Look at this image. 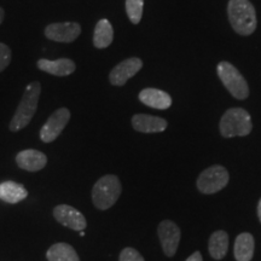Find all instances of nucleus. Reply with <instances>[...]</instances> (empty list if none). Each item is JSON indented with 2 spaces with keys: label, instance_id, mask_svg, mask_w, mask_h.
I'll list each match as a JSON object with an SVG mask.
<instances>
[{
  "label": "nucleus",
  "instance_id": "f03ea898",
  "mask_svg": "<svg viewBox=\"0 0 261 261\" xmlns=\"http://www.w3.org/2000/svg\"><path fill=\"white\" fill-rule=\"evenodd\" d=\"M227 15L233 31L240 35L248 37L255 32L256 14L249 0H230Z\"/></svg>",
  "mask_w": 261,
  "mask_h": 261
},
{
  "label": "nucleus",
  "instance_id": "4be33fe9",
  "mask_svg": "<svg viewBox=\"0 0 261 261\" xmlns=\"http://www.w3.org/2000/svg\"><path fill=\"white\" fill-rule=\"evenodd\" d=\"M11 48L8 45L0 42V73L9 67L11 62Z\"/></svg>",
  "mask_w": 261,
  "mask_h": 261
},
{
  "label": "nucleus",
  "instance_id": "39448f33",
  "mask_svg": "<svg viewBox=\"0 0 261 261\" xmlns=\"http://www.w3.org/2000/svg\"><path fill=\"white\" fill-rule=\"evenodd\" d=\"M217 73L221 83L234 98L243 100L249 96V87L246 79L232 64L228 62H220L218 64Z\"/></svg>",
  "mask_w": 261,
  "mask_h": 261
},
{
  "label": "nucleus",
  "instance_id": "b1692460",
  "mask_svg": "<svg viewBox=\"0 0 261 261\" xmlns=\"http://www.w3.org/2000/svg\"><path fill=\"white\" fill-rule=\"evenodd\" d=\"M185 261H203V259H202V255H201L200 252H195L194 254H192V255L189 256Z\"/></svg>",
  "mask_w": 261,
  "mask_h": 261
},
{
  "label": "nucleus",
  "instance_id": "1a4fd4ad",
  "mask_svg": "<svg viewBox=\"0 0 261 261\" xmlns=\"http://www.w3.org/2000/svg\"><path fill=\"white\" fill-rule=\"evenodd\" d=\"M143 61L138 57H130L122 61L109 74V81L113 86H123L130 77H133L142 69Z\"/></svg>",
  "mask_w": 261,
  "mask_h": 261
},
{
  "label": "nucleus",
  "instance_id": "9b49d317",
  "mask_svg": "<svg viewBox=\"0 0 261 261\" xmlns=\"http://www.w3.org/2000/svg\"><path fill=\"white\" fill-rule=\"evenodd\" d=\"M54 217L58 223L74 231H83L87 226V221L81 212L68 204H60L55 207Z\"/></svg>",
  "mask_w": 261,
  "mask_h": 261
},
{
  "label": "nucleus",
  "instance_id": "6e6552de",
  "mask_svg": "<svg viewBox=\"0 0 261 261\" xmlns=\"http://www.w3.org/2000/svg\"><path fill=\"white\" fill-rule=\"evenodd\" d=\"M45 37L57 42H73L81 34V25L77 22L51 23L45 28Z\"/></svg>",
  "mask_w": 261,
  "mask_h": 261
},
{
  "label": "nucleus",
  "instance_id": "5701e85b",
  "mask_svg": "<svg viewBox=\"0 0 261 261\" xmlns=\"http://www.w3.org/2000/svg\"><path fill=\"white\" fill-rule=\"evenodd\" d=\"M119 261H145L144 257L140 255L138 250L135 248H125L120 254Z\"/></svg>",
  "mask_w": 261,
  "mask_h": 261
},
{
  "label": "nucleus",
  "instance_id": "9d476101",
  "mask_svg": "<svg viewBox=\"0 0 261 261\" xmlns=\"http://www.w3.org/2000/svg\"><path fill=\"white\" fill-rule=\"evenodd\" d=\"M158 232L160 242H161L162 249L166 255H174L177 253L179 242H180V230H179V227L171 220H163L159 225Z\"/></svg>",
  "mask_w": 261,
  "mask_h": 261
},
{
  "label": "nucleus",
  "instance_id": "4468645a",
  "mask_svg": "<svg viewBox=\"0 0 261 261\" xmlns=\"http://www.w3.org/2000/svg\"><path fill=\"white\" fill-rule=\"evenodd\" d=\"M38 69H40L45 73L55 75V76H68V75L73 74L76 65L69 58H61L57 61H48L45 58L38 61Z\"/></svg>",
  "mask_w": 261,
  "mask_h": 261
},
{
  "label": "nucleus",
  "instance_id": "20e7f679",
  "mask_svg": "<svg viewBox=\"0 0 261 261\" xmlns=\"http://www.w3.org/2000/svg\"><path fill=\"white\" fill-rule=\"evenodd\" d=\"M121 194V182L116 175L108 174L98 180L92 189V201L98 210H109Z\"/></svg>",
  "mask_w": 261,
  "mask_h": 261
},
{
  "label": "nucleus",
  "instance_id": "412c9836",
  "mask_svg": "<svg viewBox=\"0 0 261 261\" xmlns=\"http://www.w3.org/2000/svg\"><path fill=\"white\" fill-rule=\"evenodd\" d=\"M144 0H126V12L133 24H138L142 19Z\"/></svg>",
  "mask_w": 261,
  "mask_h": 261
},
{
  "label": "nucleus",
  "instance_id": "f3484780",
  "mask_svg": "<svg viewBox=\"0 0 261 261\" xmlns=\"http://www.w3.org/2000/svg\"><path fill=\"white\" fill-rule=\"evenodd\" d=\"M254 255V238L250 233L238 234L234 242V257L237 261H250Z\"/></svg>",
  "mask_w": 261,
  "mask_h": 261
},
{
  "label": "nucleus",
  "instance_id": "a211bd4d",
  "mask_svg": "<svg viewBox=\"0 0 261 261\" xmlns=\"http://www.w3.org/2000/svg\"><path fill=\"white\" fill-rule=\"evenodd\" d=\"M114 29L108 19L98 21L93 32V45L97 48H106L113 42Z\"/></svg>",
  "mask_w": 261,
  "mask_h": 261
},
{
  "label": "nucleus",
  "instance_id": "bb28decb",
  "mask_svg": "<svg viewBox=\"0 0 261 261\" xmlns=\"http://www.w3.org/2000/svg\"><path fill=\"white\" fill-rule=\"evenodd\" d=\"M79 232H80L79 234H80L81 237H84V236H85V231H84V230H83V231H79Z\"/></svg>",
  "mask_w": 261,
  "mask_h": 261
},
{
  "label": "nucleus",
  "instance_id": "0eeeda50",
  "mask_svg": "<svg viewBox=\"0 0 261 261\" xmlns=\"http://www.w3.org/2000/svg\"><path fill=\"white\" fill-rule=\"evenodd\" d=\"M70 120V112L67 108H60L48 117L40 129V139L44 143H52L56 140Z\"/></svg>",
  "mask_w": 261,
  "mask_h": 261
},
{
  "label": "nucleus",
  "instance_id": "2eb2a0df",
  "mask_svg": "<svg viewBox=\"0 0 261 261\" xmlns=\"http://www.w3.org/2000/svg\"><path fill=\"white\" fill-rule=\"evenodd\" d=\"M139 100L144 106L154 109L165 110L172 106V98L165 91L158 89H145L139 93Z\"/></svg>",
  "mask_w": 261,
  "mask_h": 261
},
{
  "label": "nucleus",
  "instance_id": "393cba45",
  "mask_svg": "<svg viewBox=\"0 0 261 261\" xmlns=\"http://www.w3.org/2000/svg\"><path fill=\"white\" fill-rule=\"evenodd\" d=\"M4 16H5V12L3 8H0V24L3 23V21H4Z\"/></svg>",
  "mask_w": 261,
  "mask_h": 261
},
{
  "label": "nucleus",
  "instance_id": "423d86ee",
  "mask_svg": "<svg viewBox=\"0 0 261 261\" xmlns=\"http://www.w3.org/2000/svg\"><path fill=\"white\" fill-rule=\"evenodd\" d=\"M228 182V172L223 166H213L204 169L197 179V188L202 194H215L223 190Z\"/></svg>",
  "mask_w": 261,
  "mask_h": 261
},
{
  "label": "nucleus",
  "instance_id": "6ab92c4d",
  "mask_svg": "<svg viewBox=\"0 0 261 261\" xmlns=\"http://www.w3.org/2000/svg\"><path fill=\"white\" fill-rule=\"evenodd\" d=\"M48 261H80L75 249L68 243H56L46 252Z\"/></svg>",
  "mask_w": 261,
  "mask_h": 261
},
{
  "label": "nucleus",
  "instance_id": "a878e982",
  "mask_svg": "<svg viewBox=\"0 0 261 261\" xmlns=\"http://www.w3.org/2000/svg\"><path fill=\"white\" fill-rule=\"evenodd\" d=\"M257 217H259V220L261 221V198L259 201V204H257Z\"/></svg>",
  "mask_w": 261,
  "mask_h": 261
},
{
  "label": "nucleus",
  "instance_id": "aec40b11",
  "mask_svg": "<svg viewBox=\"0 0 261 261\" xmlns=\"http://www.w3.org/2000/svg\"><path fill=\"white\" fill-rule=\"evenodd\" d=\"M208 248L213 259L221 260L226 255L228 249V234L225 231H215L210 238Z\"/></svg>",
  "mask_w": 261,
  "mask_h": 261
},
{
  "label": "nucleus",
  "instance_id": "dca6fc26",
  "mask_svg": "<svg viewBox=\"0 0 261 261\" xmlns=\"http://www.w3.org/2000/svg\"><path fill=\"white\" fill-rule=\"evenodd\" d=\"M28 191L23 185L16 181H3L0 182V200L6 203L15 204L27 198Z\"/></svg>",
  "mask_w": 261,
  "mask_h": 261
},
{
  "label": "nucleus",
  "instance_id": "f8f14e48",
  "mask_svg": "<svg viewBox=\"0 0 261 261\" xmlns=\"http://www.w3.org/2000/svg\"><path fill=\"white\" fill-rule=\"evenodd\" d=\"M16 163L19 168L24 169V171L38 172L46 166L47 158L44 152L39 151V150L28 149L19 151L16 155Z\"/></svg>",
  "mask_w": 261,
  "mask_h": 261
},
{
  "label": "nucleus",
  "instance_id": "7ed1b4c3",
  "mask_svg": "<svg viewBox=\"0 0 261 261\" xmlns=\"http://www.w3.org/2000/svg\"><path fill=\"white\" fill-rule=\"evenodd\" d=\"M253 125L249 113L242 108H232L220 120V133L225 138L246 137L252 132Z\"/></svg>",
  "mask_w": 261,
  "mask_h": 261
},
{
  "label": "nucleus",
  "instance_id": "ddd939ff",
  "mask_svg": "<svg viewBox=\"0 0 261 261\" xmlns=\"http://www.w3.org/2000/svg\"><path fill=\"white\" fill-rule=\"evenodd\" d=\"M133 128L142 133H158L167 128V121L162 117L137 114L132 117Z\"/></svg>",
  "mask_w": 261,
  "mask_h": 261
},
{
  "label": "nucleus",
  "instance_id": "f257e3e1",
  "mask_svg": "<svg viewBox=\"0 0 261 261\" xmlns=\"http://www.w3.org/2000/svg\"><path fill=\"white\" fill-rule=\"evenodd\" d=\"M41 93V84L39 81H33L25 87L23 96L21 98L15 115L10 122L9 128L12 132H18L29 125L33 116L35 115L38 110L39 98Z\"/></svg>",
  "mask_w": 261,
  "mask_h": 261
}]
</instances>
